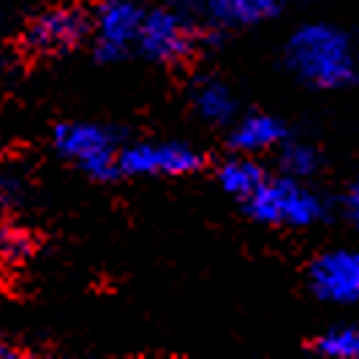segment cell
<instances>
[{"mask_svg":"<svg viewBox=\"0 0 359 359\" xmlns=\"http://www.w3.org/2000/svg\"><path fill=\"white\" fill-rule=\"evenodd\" d=\"M191 107L207 126H231L240 114V104L231 88L218 76H196L188 90Z\"/></svg>","mask_w":359,"mask_h":359,"instance_id":"11","label":"cell"},{"mask_svg":"<svg viewBox=\"0 0 359 359\" xmlns=\"http://www.w3.org/2000/svg\"><path fill=\"white\" fill-rule=\"evenodd\" d=\"M308 289L330 305H354L359 299V256L348 248H330L308 264Z\"/></svg>","mask_w":359,"mask_h":359,"instance_id":"8","label":"cell"},{"mask_svg":"<svg viewBox=\"0 0 359 359\" xmlns=\"http://www.w3.org/2000/svg\"><path fill=\"white\" fill-rule=\"evenodd\" d=\"M278 166H280V175L297 180H311L318 175L324 158L321 150L311 144V142H299V139H283L278 147Z\"/></svg>","mask_w":359,"mask_h":359,"instance_id":"13","label":"cell"},{"mask_svg":"<svg viewBox=\"0 0 359 359\" xmlns=\"http://www.w3.org/2000/svg\"><path fill=\"white\" fill-rule=\"evenodd\" d=\"M11 357H20V348L0 332V359H11Z\"/></svg>","mask_w":359,"mask_h":359,"instance_id":"17","label":"cell"},{"mask_svg":"<svg viewBox=\"0 0 359 359\" xmlns=\"http://www.w3.org/2000/svg\"><path fill=\"white\" fill-rule=\"evenodd\" d=\"M311 351L327 359H354L359 354V332L357 327H335L327 330L311 343Z\"/></svg>","mask_w":359,"mask_h":359,"instance_id":"14","label":"cell"},{"mask_svg":"<svg viewBox=\"0 0 359 359\" xmlns=\"http://www.w3.org/2000/svg\"><path fill=\"white\" fill-rule=\"evenodd\" d=\"M286 136H289V128L280 117L267 112H250L245 117L237 114V120L231 123V131H229V144L234 153L259 156V153L275 150Z\"/></svg>","mask_w":359,"mask_h":359,"instance_id":"10","label":"cell"},{"mask_svg":"<svg viewBox=\"0 0 359 359\" xmlns=\"http://www.w3.org/2000/svg\"><path fill=\"white\" fill-rule=\"evenodd\" d=\"M204 39H207V27H202L185 8L158 6L144 11L142 17L136 52L153 63L180 66L199 52Z\"/></svg>","mask_w":359,"mask_h":359,"instance_id":"3","label":"cell"},{"mask_svg":"<svg viewBox=\"0 0 359 359\" xmlns=\"http://www.w3.org/2000/svg\"><path fill=\"white\" fill-rule=\"evenodd\" d=\"M144 8L136 0H101L90 14L93 52L101 63H120L136 52Z\"/></svg>","mask_w":359,"mask_h":359,"instance_id":"7","label":"cell"},{"mask_svg":"<svg viewBox=\"0 0 359 359\" xmlns=\"http://www.w3.org/2000/svg\"><path fill=\"white\" fill-rule=\"evenodd\" d=\"M340 207H343L346 218L357 221V218H359V191H357V185H351V191H348V194L340 199Z\"/></svg>","mask_w":359,"mask_h":359,"instance_id":"16","label":"cell"},{"mask_svg":"<svg viewBox=\"0 0 359 359\" xmlns=\"http://www.w3.org/2000/svg\"><path fill=\"white\" fill-rule=\"evenodd\" d=\"M202 166V150L180 139H144L123 144L117 156L120 177H188Z\"/></svg>","mask_w":359,"mask_h":359,"instance_id":"5","label":"cell"},{"mask_svg":"<svg viewBox=\"0 0 359 359\" xmlns=\"http://www.w3.org/2000/svg\"><path fill=\"white\" fill-rule=\"evenodd\" d=\"M90 14L76 3L49 6L36 14L22 33V46L33 57H63L88 41Z\"/></svg>","mask_w":359,"mask_h":359,"instance_id":"6","label":"cell"},{"mask_svg":"<svg viewBox=\"0 0 359 359\" xmlns=\"http://www.w3.org/2000/svg\"><path fill=\"white\" fill-rule=\"evenodd\" d=\"M286 6L289 0H185V11L207 30L256 27L283 14Z\"/></svg>","mask_w":359,"mask_h":359,"instance_id":"9","label":"cell"},{"mask_svg":"<svg viewBox=\"0 0 359 359\" xmlns=\"http://www.w3.org/2000/svg\"><path fill=\"white\" fill-rule=\"evenodd\" d=\"M55 150L66 158L71 166H76L82 175L98 182H109L117 175V156H120V136L114 128L93 120H68L55 126Z\"/></svg>","mask_w":359,"mask_h":359,"instance_id":"4","label":"cell"},{"mask_svg":"<svg viewBox=\"0 0 359 359\" xmlns=\"http://www.w3.org/2000/svg\"><path fill=\"white\" fill-rule=\"evenodd\" d=\"M6 199H8V185H6V177L0 175V207L6 204Z\"/></svg>","mask_w":359,"mask_h":359,"instance_id":"18","label":"cell"},{"mask_svg":"<svg viewBox=\"0 0 359 359\" xmlns=\"http://www.w3.org/2000/svg\"><path fill=\"white\" fill-rule=\"evenodd\" d=\"M33 248H36V243L25 229L0 218V267L25 264L33 256Z\"/></svg>","mask_w":359,"mask_h":359,"instance_id":"15","label":"cell"},{"mask_svg":"<svg viewBox=\"0 0 359 359\" xmlns=\"http://www.w3.org/2000/svg\"><path fill=\"white\" fill-rule=\"evenodd\" d=\"M245 212L264 226L278 229H311L327 221L330 204L327 199L308 185V180L297 177H264V182L248 196Z\"/></svg>","mask_w":359,"mask_h":359,"instance_id":"2","label":"cell"},{"mask_svg":"<svg viewBox=\"0 0 359 359\" xmlns=\"http://www.w3.org/2000/svg\"><path fill=\"white\" fill-rule=\"evenodd\" d=\"M283 60L302 85L316 90H343L359 74L354 39L332 22L299 25L286 41Z\"/></svg>","mask_w":359,"mask_h":359,"instance_id":"1","label":"cell"},{"mask_svg":"<svg viewBox=\"0 0 359 359\" xmlns=\"http://www.w3.org/2000/svg\"><path fill=\"white\" fill-rule=\"evenodd\" d=\"M215 177H218V185L224 188L229 196L245 202L248 196L264 182L267 169H264L253 156L237 153L234 158H229V161H224V163L218 166V175H215Z\"/></svg>","mask_w":359,"mask_h":359,"instance_id":"12","label":"cell"}]
</instances>
